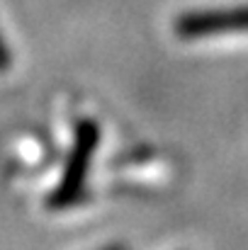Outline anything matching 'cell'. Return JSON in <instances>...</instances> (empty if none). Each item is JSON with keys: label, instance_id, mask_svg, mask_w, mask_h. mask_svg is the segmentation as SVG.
I'll return each instance as SVG.
<instances>
[{"label": "cell", "instance_id": "cell-1", "mask_svg": "<svg viewBox=\"0 0 248 250\" xmlns=\"http://www.w3.org/2000/svg\"><path fill=\"white\" fill-rule=\"evenodd\" d=\"M97 141H100V126L95 122L85 119V122H81L76 126L73 148H71V156L66 161L61 182L56 185V189L49 197V207L51 209H66V207L76 204L83 197L88 170H90V163H92Z\"/></svg>", "mask_w": 248, "mask_h": 250}, {"label": "cell", "instance_id": "cell-3", "mask_svg": "<svg viewBox=\"0 0 248 250\" xmlns=\"http://www.w3.org/2000/svg\"><path fill=\"white\" fill-rule=\"evenodd\" d=\"M10 66H12V51H10V46L5 44V39L0 34V71H7Z\"/></svg>", "mask_w": 248, "mask_h": 250}, {"label": "cell", "instance_id": "cell-2", "mask_svg": "<svg viewBox=\"0 0 248 250\" xmlns=\"http://www.w3.org/2000/svg\"><path fill=\"white\" fill-rule=\"evenodd\" d=\"M229 32H248V5L195 10L175 20V34L180 39H202V37H217Z\"/></svg>", "mask_w": 248, "mask_h": 250}]
</instances>
